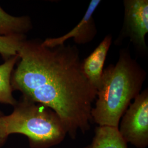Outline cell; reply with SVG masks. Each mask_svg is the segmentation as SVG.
<instances>
[{"mask_svg": "<svg viewBox=\"0 0 148 148\" xmlns=\"http://www.w3.org/2000/svg\"><path fill=\"white\" fill-rule=\"evenodd\" d=\"M18 56L11 76L13 90L53 110L70 137L89 130L97 90L82 73L77 48L64 44L47 48L42 42L25 40Z\"/></svg>", "mask_w": 148, "mask_h": 148, "instance_id": "cell-1", "label": "cell"}, {"mask_svg": "<svg viewBox=\"0 0 148 148\" xmlns=\"http://www.w3.org/2000/svg\"><path fill=\"white\" fill-rule=\"evenodd\" d=\"M146 74L128 51L121 50L116 64L103 70L95 106L91 111L92 120L99 126L119 128L131 101L140 93Z\"/></svg>", "mask_w": 148, "mask_h": 148, "instance_id": "cell-2", "label": "cell"}, {"mask_svg": "<svg viewBox=\"0 0 148 148\" xmlns=\"http://www.w3.org/2000/svg\"><path fill=\"white\" fill-rule=\"evenodd\" d=\"M14 107L12 113L4 117L7 133L27 136L31 148L51 147L67 134L60 118L47 106L22 97Z\"/></svg>", "mask_w": 148, "mask_h": 148, "instance_id": "cell-3", "label": "cell"}, {"mask_svg": "<svg viewBox=\"0 0 148 148\" xmlns=\"http://www.w3.org/2000/svg\"><path fill=\"white\" fill-rule=\"evenodd\" d=\"M119 131L124 140L137 148L148 145V90L134 98L122 116Z\"/></svg>", "mask_w": 148, "mask_h": 148, "instance_id": "cell-4", "label": "cell"}, {"mask_svg": "<svg viewBox=\"0 0 148 148\" xmlns=\"http://www.w3.org/2000/svg\"><path fill=\"white\" fill-rule=\"evenodd\" d=\"M124 30L131 41L140 50H145L148 32V0H125Z\"/></svg>", "mask_w": 148, "mask_h": 148, "instance_id": "cell-5", "label": "cell"}, {"mask_svg": "<svg viewBox=\"0 0 148 148\" xmlns=\"http://www.w3.org/2000/svg\"><path fill=\"white\" fill-rule=\"evenodd\" d=\"M101 2L100 0L91 1L82 19L73 30L61 37L48 38L42 42V45L46 47H55L63 45L66 40L71 38L77 44L90 42L97 34L93 14Z\"/></svg>", "mask_w": 148, "mask_h": 148, "instance_id": "cell-6", "label": "cell"}, {"mask_svg": "<svg viewBox=\"0 0 148 148\" xmlns=\"http://www.w3.org/2000/svg\"><path fill=\"white\" fill-rule=\"evenodd\" d=\"M111 42L112 36L107 35L95 49L82 61L83 74L90 85L97 90L101 83L104 65Z\"/></svg>", "mask_w": 148, "mask_h": 148, "instance_id": "cell-7", "label": "cell"}, {"mask_svg": "<svg viewBox=\"0 0 148 148\" xmlns=\"http://www.w3.org/2000/svg\"><path fill=\"white\" fill-rule=\"evenodd\" d=\"M92 143L86 148H127L118 128L98 126Z\"/></svg>", "mask_w": 148, "mask_h": 148, "instance_id": "cell-8", "label": "cell"}, {"mask_svg": "<svg viewBox=\"0 0 148 148\" xmlns=\"http://www.w3.org/2000/svg\"><path fill=\"white\" fill-rule=\"evenodd\" d=\"M19 60L18 55L5 60L0 65V103L14 106L16 101L12 95L11 79L14 67Z\"/></svg>", "mask_w": 148, "mask_h": 148, "instance_id": "cell-9", "label": "cell"}, {"mask_svg": "<svg viewBox=\"0 0 148 148\" xmlns=\"http://www.w3.org/2000/svg\"><path fill=\"white\" fill-rule=\"evenodd\" d=\"M30 28L31 21L27 16H13L0 7V36L24 34Z\"/></svg>", "mask_w": 148, "mask_h": 148, "instance_id": "cell-10", "label": "cell"}, {"mask_svg": "<svg viewBox=\"0 0 148 148\" xmlns=\"http://www.w3.org/2000/svg\"><path fill=\"white\" fill-rule=\"evenodd\" d=\"M25 41V37L24 34L0 36V54L5 60L18 55Z\"/></svg>", "mask_w": 148, "mask_h": 148, "instance_id": "cell-11", "label": "cell"}, {"mask_svg": "<svg viewBox=\"0 0 148 148\" xmlns=\"http://www.w3.org/2000/svg\"><path fill=\"white\" fill-rule=\"evenodd\" d=\"M4 117L5 115H3L0 111V147H1L5 143V140L8 136L6 132Z\"/></svg>", "mask_w": 148, "mask_h": 148, "instance_id": "cell-12", "label": "cell"}]
</instances>
